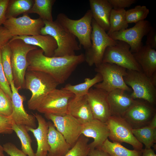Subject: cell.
Masks as SVG:
<instances>
[{
    "mask_svg": "<svg viewBox=\"0 0 156 156\" xmlns=\"http://www.w3.org/2000/svg\"><path fill=\"white\" fill-rule=\"evenodd\" d=\"M27 70L36 71L47 73L60 84L64 83L77 67L85 61L84 55L47 57L41 49L30 51L27 54Z\"/></svg>",
    "mask_w": 156,
    "mask_h": 156,
    "instance_id": "cell-1",
    "label": "cell"
},
{
    "mask_svg": "<svg viewBox=\"0 0 156 156\" xmlns=\"http://www.w3.org/2000/svg\"><path fill=\"white\" fill-rule=\"evenodd\" d=\"M60 84L49 75L42 72L27 70L25 89L29 90L31 96L27 102L29 109L36 110L45 96L56 88Z\"/></svg>",
    "mask_w": 156,
    "mask_h": 156,
    "instance_id": "cell-2",
    "label": "cell"
},
{
    "mask_svg": "<svg viewBox=\"0 0 156 156\" xmlns=\"http://www.w3.org/2000/svg\"><path fill=\"white\" fill-rule=\"evenodd\" d=\"M44 27L40 34L49 35L56 41L57 48L54 57H62L75 55V52L81 49L76 38L64 28L56 20L51 22L43 21Z\"/></svg>",
    "mask_w": 156,
    "mask_h": 156,
    "instance_id": "cell-3",
    "label": "cell"
},
{
    "mask_svg": "<svg viewBox=\"0 0 156 156\" xmlns=\"http://www.w3.org/2000/svg\"><path fill=\"white\" fill-rule=\"evenodd\" d=\"M8 44L11 51V62L15 87L25 89V76L28 66L27 56L31 51L38 48L25 43L19 39L10 40Z\"/></svg>",
    "mask_w": 156,
    "mask_h": 156,
    "instance_id": "cell-4",
    "label": "cell"
},
{
    "mask_svg": "<svg viewBox=\"0 0 156 156\" xmlns=\"http://www.w3.org/2000/svg\"><path fill=\"white\" fill-rule=\"evenodd\" d=\"M92 19L91 11L88 10L84 15L77 20L70 19L63 13L59 14L56 20L64 28L77 38L79 45L86 50L91 46V36Z\"/></svg>",
    "mask_w": 156,
    "mask_h": 156,
    "instance_id": "cell-5",
    "label": "cell"
},
{
    "mask_svg": "<svg viewBox=\"0 0 156 156\" xmlns=\"http://www.w3.org/2000/svg\"><path fill=\"white\" fill-rule=\"evenodd\" d=\"M127 70L114 64L102 62L96 66L95 71L101 75L102 81L93 87L108 92L118 89L131 92L132 89L126 84L123 79L126 74Z\"/></svg>",
    "mask_w": 156,
    "mask_h": 156,
    "instance_id": "cell-6",
    "label": "cell"
},
{
    "mask_svg": "<svg viewBox=\"0 0 156 156\" xmlns=\"http://www.w3.org/2000/svg\"><path fill=\"white\" fill-rule=\"evenodd\" d=\"M123 79L126 84L132 89L130 95L133 99H142L152 105L155 104L156 86L142 71L127 70Z\"/></svg>",
    "mask_w": 156,
    "mask_h": 156,
    "instance_id": "cell-7",
    "label": "cell"
},
{
    "mask_svg": "<svg viewBox=\"0 0 156 156\" xmlns=\"http://www.w3.org/2000/svg\"><path fill=\"white\" fill-rule=\"evenodd\" d=\"M91 36L92 45L86 50L85 61L90 66H97L102 62L107 48L115 45L116 41L111 38L106 31L101 28L93 18Z\"/></svg>",
    "mask_w": 156,
    "mask_h": 156,
    "instance_id": "cell-8",
    "label": "cell"
},
{
    "mask_svg": "<svg viewBox=\"0 0 156 156\" xmlns=\"http://www.w3.org/2000/svg\"><path fill=\"white\" fill-rule=\"evenodd\" d=\"M116 41L115 45L106 49L102 62L114 64L127 70L142 71L141 66L130 51L129 45L123 41Z\"/></svg>",
    "mask_w": 156,
    "mask_h": 156,
    "instance_id": "cell-9",
    "label": "cell"
},
{
    "mask_svg": "<svg viewBox=\"0 0 156 156\" xmlns=\"http://www.w3.org/2000/svg\"><path fill=\"white\" fill-rule=\"evenodd\" d=\"M74 96L73 94L63 88L61 89L56 88L47 94L36 110L44 114L65 115L68 114V103Z\"/></svg>",
    "mask_w": 156,
    "mask_h": 156,
    "instance_id": "cell-10",
    "label": "cell"
},
{
    "mask_svg": "<svg viewBox=\"0 0 156 156\" xmlns=\"http://www.w3.org/2000/svg\"><path fill=\"white\" fill-rule=\"evenodd\" d=\"M105 123L109 131V138L113 142H125L132 146L135 150L142 149L143 145L135 137L132 128L123 118L111 116Z\"/></svg>",
    "mask_w": 156,
    "mask_h": 156,
    "instance_id": "cell-11",
    "label": "cell"
},
{
    "mask_svg": "<svg viewBox=\"0 0 156 156\" xmlns=\"http://www.w3.org/2000/svg\"><path fill=\"white\" fill-rule=\"evenodd\" d=\"M153 28L150 22L146 20L139 21L133 27L114 32L109 35L113 40L124 41L129 45L132 53L138 51L143 45V38L146 36Z\"/></svg>",
    "mask_w": 156,
    "mask_h": 156,
    "instance_id": "cell-12",
    "label": "cell"
},
{
    "mask_svg": "<svg viewBox=\"0 0 156 156\" xmlns=\"http://www.w3.org/2000/svg\"><path fill=\"white\" fill-rule=\"evenodd\" d=\"M44 114L47 119L52 121L71 148L73 147L81 135L82 123L69 114L64 116L50 114Z\"/></svg>",
    "mask_w": 156,
    "mask_h": 156,
    "instance_id": "cell-13",
    "label": "cell"
},
{
    "mask_svg": "<svg viewBox=\"0 0 156 156\" xmlns=\"http://www.w3.org/2000/svg\"><path fill=\"white\" fill-rule=\"evenodd\" d=\"M155 114L153 105L143 100L136 99L122 118L132 129H136L148 125Z\"/></svg>",
    "mask_w": 156,
    "mask_h": 156,
    "instance_id": "cell-14",
    "label": "cell"
},
{
    "mask_svg": "<svg viewBox=\"0 0 156 156\" xmlns=\"http://www.w3.org/2000/svg\"><path fill=\"white\" fill-rule=\"evenodd\" d=\"M3 25L13 36H33L40 34L44 25L43 20L40 18L32 19L28 14L20 17L6 19Z\"/></svg>",
    "mask_w": 156,
    "mask_h": 156,
    "instance_id": "cell-15",
    "label": "cell"
},
{
    "mask_svg": "<svg viewBox=\"0 0 156 156\" xmlns=\"http://www.w3.org/2000/svg\"><path fill=\"white\" fill-rule=\"evenodd\" d=\"M108 95L103 90L92 87L86 95L94 118L105 123L111 116Z\"/></svg>",
    "mask_w": 156,
    "mask_h": 156,
    "instance_id": "cell-16",
    "label": "cell"
},
{
    "mask_svg": "<svg viewBox=\"0 0 156 156\" xmlns=\"http://www.w3.org/2000/svg\"><path fill=\"white\" fill-rule=\"evenodd\" d=\"M10 86L12 92L11 99L12 106V112L10 117L13 121L18 125L36 128L35 117L34 114H29L25 111L23 105L25 98L19 94L13 80Z\"/></svg>",
    "mask_w": 156,
    "mask_h": 156,
    "instance_id": "cell-17",
    "label": "cell"
},
{
    "mask_svg": "<svg viewBox=\"0 0 156 156\" xmlns=\"http://www.w3.org/2000/svg\"><path fill=\"white\" fill-rule=\"evenodd\" d=\"M81 133L86 137L94 139L89 144L90 150L101 146L108 139L110 134L106 123L95 119L82 124Z\"/></svg>",
    "mask_w": 156,
    "mask_h": 156,
    "instance_id": "cell-18",
    "label": "cell"
},
{
    "mask_svg": "<svg viewBox=\"0 0 156 156\" xmlns=\"http://www.w3.org/2000/svg\"><path fill=\"white\" fill-rule=\"evenodd\" d=\"M108 99L111 116L122 117L135 100L126 91L119 89L108 92Z\"/></svg>",
    "mask_w": 156,
    "mask_h": 156,
    "instance_id": "cell-19",
    "label": "cell"
},
{
    "mask_svg": "<svg viewBox=\"0 0 156 156\" xmlns=\"http://www.w3.org/2000/svg\"><path fill=\"white\" fill-rule=\"evenodd\" d=\"M34 114L38 122V127L35 129L26 127L28 131L32 133L37 141V148L35 156H47L50 148L48 140V122L41 115L37 113Z\"/></svg>",
    "mask_w": 156,
    "mask_h": 156,
    "instance_id": "cell-20",
    "label": "cell"
},
{
    "mask_svg": "<svg viewBox=\"0 0 156 156\" xmlns=\"http://www.w3.org/2000/svg\"><path fill=\"white\" fill-rule=\"evenodd\" d=\"M89 2L92 18L101 28L107 31L112 6L108 0H90Z\"/></svg>",
    "mask_w": 156,
    "mask_h": 156,
    "instance_id": "cell-21",
    "label": "cell"
},
{
    "mask_svg": "<svg viewBox=\"0 0 156 156\" xmlns=\"http://www.w3.org/2000/svg\"><path fill=\"white\" fill-rule=\"evenodd\" d=\"M48 123V140L50 148L47 156H64L71 147L53 123L50 121Z\"/></svg>",
    "mask_w": 156,
    "mask_h": 156,
    "instance_id": "cell-22",
    "label": "cell"
},
{
    "mask_svg": "<svg viewBox=\"0 0 156 156\" xmlns=\"http://www.w3.org/2000/svg\"><path fill=\"white\" fill-rule=\"evenodd\" d=\"M16 39H21L26 44L40 47L43 51L44 55L47 57L53 56L57 47L55 40L49 35L14 36L10 40Z\"/></svg>",
    "mask_w": 156,
    "mask_h": 156,
    "instance_id": "cell-23",
    "label": "cell"
},
{
    "mask_svg": "<svg viewBox=\"0 0 156 156\" xmlns=\"http://www.w3.org/2000/svg\"><path fill=\"white\" fill-rule=\"evenodd\" d=\"M68 114L82 124L94 119L86 95L79 97L74 96L70 99L68 105Z\"/></svg>",
    "mask_w": 156,
    "mask_h": 156,
    "instance_id": "cell-24",
    "label": "cell"
},
{
    "mask_svg": "<svg viewBox=\"0 0 156 156\" xmlns=\"http://www.w3.org/2000/svg\"><path fill=\"white\" fill-rule=\"evenodd\" d=\"M155 50L145 45L138 51L133 53L136 60L141 66L142 72L149 77L156 72Z\"/></svg>",
    "mask_w": 156,
    "mask_h": 156,
    "instance_id": "cell-25",
    "label": "cell"
},
{
    "mask_svg": "<svg viewBox=\"0 0 156 156\" xmlns=\"http://www.w3.org/2000/svg\"><path fill=\"white\" fill-rule=\"evenodd\" d=\"M96 148L107 152L110 156H141L142 153V150H130L120 143L110 142L108 139L101 146Z\"/></svg>",
    "mask_w": 156,
    "mask_h": 156,
    "instance_id": "cell-26",
    "label": "cell"
},
{
    "mask_svg": "<svg viewBox=\"0 0 156 156\" xmlns=\"http://www.w3.org/2000/svg\"><path fill=\"white\" fill-rule=\"evenodd\" d=\"M102 81L101 75L97 73L92 79L86 78L84 82L76 85L68 83L63 88L73 94L75 96L79 97L86 95L92 86Z\"/></svg>",
    "mask_w": 156,
    "mask_h": 156,
    "instance_id": "cell-27",
    "label": "cell"
},
{
    "mask_svg": "<svg viewBox=\"0 0 156 156\" xmlns=\"http://www.w3.org/2000/svg\"><path fill=\"white\" fill-rule=\"evenodd\" d=\"M55 0H34L33 5L28 13L38 15L43 21H53L52 15V7Z\"/></svg>",
    "mask_w": 156,
    "mask_h": 156,
    "instance_id": "cell-28",
    "label": "cell"
},
{
    "mask_svg": "<svg viewBox=\"0 0 156 156\" xmlns=\"http://www.w3.org/2000/svg\"><path fill=\"white\" fill-rule=\"evenodd\" d=\"M34 2L33 0H9L6 13V19L16 17L21 14H28Z\"/></svg>",
    "mask_w": 156,
    "mask_h": 156,
    "instance_id": "cell-29",
    "label": "cell"
},
{
    "mask_svg": "<svg viewBox=\"0 0 156 156\" xmlns=\"http://www.w3.org/2000/svg\"><path fill=\"white\" fill-rule=\"evenodd\" d=\"M132 132L137 140L145 146V149H149L156 142V128L148 125L136 129H132Z\"/></svg>",
    "mask_w": 156,
    "mask_h": 156,
    "instance_id": "cell-30",
    "label": "cell"
},
{
    "mask_svg": "<svg viewBox=\"0 0 156 156\" xmlns=\"http://www.w3.org/2000/svg\"><path fill=\"white\" fill-rule=\"evenodd\" d=\"M126 11L125 9H112L109 19V27L107 33L108 35L127 28L128 24L126 20Z\"/></svg>",
    "mask_w": 156,
    "mask_h": 156,
    "instance_id": "cell-31",
    "label": "cell"
},
{
    "mask_svg": "<svg viewBox=\"0 0 156 156\" xmlns=\"http://www.w3.org/2000/svg\"><path fill=\"white\" fill-rule=\"evenodd\" d=\"M12 128L21 141L22 151L28 156H35L31 146L32 140L26 126L17 124L13 121Z\"/></svg>",
    "mask_w": 156,
    "mask_h": 156,
    "instance_id": "cell-32",
    "label": "cell"
},
{
    "mask_svg": "<svg viewBox=\"0 0 156 156\" xmlns=\"http://www.w3.org/2000/svg\"><path fill=\"white\" fill-rule=\"evenodd\" d=\"M149 12V10L144 5H138L134 8L126 10L125 19L128 24L136 23L144 20Z\"/></svg>",
    "mask_w": 156,
    "mask_h": 156,
    "instance_id": "cell-33",
    "label": "cell"
},
{
    "mask_svg": "<svg viewBox=\"0 0 156 156\" xmlns=\"http://www.w3.org/2000/svg\"><path fill=\"white\" fill-rule=\"evenodd\" d=\"M89 140L88 138L81 135L64 156H88L90 150L88 144Z\"/></svg>",
    "mask_w": 156,
    "mask_h": 156,
    "instance_id": "cell-34",
    "label": "cell"
},
{
    "mask_svg": "<svg viewBox=\"0 0 156 156\" xmlns=\"http://www.w3.org/2000/svg\"><path fill=\"white\" fill-rule=\"evenodd\" d=\"M1 50V61L3 69L10 86L13 79L11 62V51L8 44L4 46Z\"/></svg>",
    "mask_w": 156,
    "mask_h": 156,
    "instance_id": "cell-35",
    "label": "cell"
},
{
    "mask_svg": "<svg viewBox=\"0 0 156 156\" xmlns=\"http://www.w3.org/2000/svg\"><path fill=\"white\" fill-rule=\"evenodd\" d=\"M12 112L11 99L0 88V116L10 117Z\"/></svg>",
    "mask_w": 156,
    "mask_h": 156,
    "instance_id": "cell-36",
    "label": "cell"
},
{
    "mask_svg": "<svg viewBox=\"0 0 156 156\" xmlns=\"http://www.w3.org/2000/svg\"><path fill=\"white\" fill-rule=\"evenodd\" d=\"M0 88L11 99L12 92L3 69L1 61V49H0Z\"/></svg>",
    "mask_w": 156,
    "mask_h": 156,
    "instance_id": "cell-37",
    "label": "cell"
},
{
    "mask_svg": "<svg viewBox=\"0 0 156 156\" xmlns=\"http://www.w3.org/2000/svg\"><path fill=\"white\" fill-rule=\"evenodd\" d=\"M13 120L10 117L0 116V134H10L13 131L12 128Z\"/></svg>",
    "mask_w": 156,
    "mask_h": 156,
    "instance_id": "cell-38",
    "label": "cell"
},
{
    "mask_svg": "<svg viewBox=\"0 0 156 156\" xmlns=\"http://www.w3.org/2000/svg\"><path fill=\"white\" fill-rule=\"evenodd\" d=\"M4 151L10 156H27L13 144L7 142L3 146Z\"/></svg>",
    "mask_w": 156,
    "mask_h": 156,
    "instance_id": "cell-39",
    "label": "cell"
},
{
    "mask_svg": "<svg viewBox=\"0 0 156 156\" xmlns=\"http://www.w3.org/2000/svg\"><path fill=\"white\" fill-rule=\"evenodd\" d=\"M109 3L114 9H125L129 7L135 3L136 0H108Z\"/></svg>",
    "mask_w": 156,
    "mask_h": 156,
    "instance_id": "cell-40",
    "label": "cell"
},
{
    "mask_svg": "<svg viewBox=\"0 0 156 156\" xmlns=\"http://www.w3.org/2000/svg\"><path fill=\"white\" fill-rule=\"evenodd\" d=\"M13 36L3 26L0 25V49L8 44Z\"/></svg>",
    "mask_w": 156,
    "mask_h": 156,
    "instance_id": "cell-41",
    "label": "cell"
},
{
    "mask_svg": "<svg viewBox=\"0 0 156 156\" xmlns=\"http://www.w3.org/2000/svg\"><path fill=\"white\" fill-rule=\"evenodd\" d=\"M145 45L152 49H156V31L153 27L146 35Z\"/></svg>",
    "mask_w": 156,
    "mask_h": 156,
    "instance_id": "cell-42",
    "label": "cell"
},
{
    "mask_svg": "<svg viewBox=\"0 0 156 156\" xmlns=\"http://www.w3.org/2000/svg\"><path fill=\"white\" fill-rule=\"evenodd\" d=\"M9 0H0V25L3 23L6 18V13Z\"/></svg>",
    "mask_w": 156,
    "mask_h": 156,
    "instance_id": "cell-43",
    "label": "cell"
},
{
    "mask_svg": "<svg viewBox=\"0 0 156 156\" xmlns=\"http://www.w3.org/2000/svg\"><path fill=\"white\" fill-rule=\"evenodd\" d=\"M88 156H110L107 152L98 148L91 149Z\"/></svg>",
    "mask_w": 156,
    "mask_h": 156,
    "instance_id": "cell-44",
    "label": "cell"
},
{
    "mask_svg": "<svg viewBox=\"0 0 156 156\" xmlns=\"http://www.w3.org/2000/svg\"><path fill=\"white\" fill-rule=\"evenodd\" d=\"M141 156H156L154 151L151 148L142 149Z\"/></svg>",
    "mask_w": 156,
    "mask_h": 156,
    "instance_id": "cell-45",
    "label": "cell"
},
{
    "mask_svg": "<svg viewBox=\"0 0 156 156\" xmlns=\"http://www.w3.org/2000/svg\"><path fill=\"white\" fill-rule=\"evenodd\" d=\"M148 125L153 128H156V114L154 115Z\"/></svg>",
    "mask_w": 156,
    "mask_h": 156,
    "instance_id": "cell-46",
    "label": "cell"
},
{
    "mask_svg": "<svg viewBox=\"0 0 156 156\" xmlns=\"http://www.w3.org/2000/svg\"><path fill=\"white\" fill-rule=\"evenodd\" d=\"M149 78L153 83L156 86V72L154 73Z\"/></svg>",
    "mask_w": 156,
    "mask_h": 156,
    "instance_id": "cell-47",
    "label": "cell"
},
{
    "mask_svg": "<svg viewBox=\"0 0 156 156\" xmlns=\"http://www.w3.org/2000/svg\"><path fill=\"white\" fill-rule=\"evenodd\" d=\"M4 152L3 146L0 143V156H5L3 153Z\"/></svg>",
    "mask_w": 156,
    "mask_h": 156,
    "instance_id": "cell-48",
    "label": "cell"
}]
</instances>
